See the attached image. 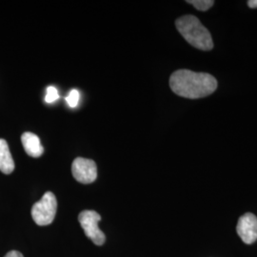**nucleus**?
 <instances>
[{
  "label": "nucleus",
  "instance_id": "nucleus-1",
  "mask_svg": "<svg viewBox=\"0 0 257 257\" xmlns=\"http://www.w3.org/2000/svg\"><path fill=\"white\" fill-rule=\"evenodd\" d=\"M170 87L179 96L197 99L214 92L217 88V81L210 74L178 70L171 75Z\"/></svg>",
  "mask_w": 257,
  "mask_h": 257
},
{
  "label": "nucleus",
  "instance_id": "nucleus-2",
  "mask_svg": "<svg viewBox=\"0 0 257 257\" xmlns=\"http://www.w3.org/2000/svg\"><path fill=\"white\" fill-rule=\"evenodd\" d=\"M175 26L189 44L202 50L210 51L213 48V42L208 29L194 16H184L175 21Z\"/></svg>",
  "mask_w": 257,
  "mask_h": 257
},
{
  "label": "nucleus",
  "instance_id": "nucleus-3",
  "mask_svg": "<svg viewBox=\"0 0 257 257\" xmlns=\"http://www.w3.org/2000/svg\"><path fill=\"white\" fill-rule=\"evenodd\" d=\"M57 210V201L52 192H47L32 208L33 219L38 226H48L53 223Z\"/></svg>",
  "mask_w": 257,
  "mask_h": 257
},
{
  "label": "nucleus",
  "instance_id": "nucleus-4",
  "mask_svg": "<svg viewBox=\"0 0 257 257\" xmlns=\"http://www.w3.org/2000/svg\"><path fill=\"white\" fill-rule=\"evenodd\" d=\"M100 220V214L94 211H83L78 215V221L85 231L86 236L91 239L97 246L103 245L106 240L105 234L98 228V222Z\"/></svg>",
  "mask_w": 257,
  "mask_h": 257
},
{
  "label": "nucleus",
  "instance_id": "nucleus-5",
  "mask_svg": "<svg viewBox=\"0 0 257 257\" xmlns=\"http://www.w3.org/2000/svg\"><path fill=\"white\" fill-rule=\"evenodd\" d=\"M72 173L76 181L91 184L97 178V168L92 159L77 157L72 164Z\"/></svg>",
  "mask_w": 257,
  "mask_h": 257
},
{
  "label": "nucleus",
  "instance_id": "nucleus-6",
  "mask_svg": "<svg viewBox=\"0 0 257 257\" xmlns=\"http://www.w3.org/2000/svg\"><path fill=\"white\" fill-rule=\"evenodd\" d=\"M236 230L239 237L246 244H252L257 240V217L250 213H245L239 218Z\"/></svg>",
  "mask_w": 257,
  "mask_h": 257
},
{
  "label": "nucleus",
  "instance_id": "nucleus-7",
  "mask_svg": "<svg viewBox=\"0 0 257 257\" xmlns=\"http://www.w3.org/2000/svg\"><path fill=\"white\" fill-rule=\"evenodd\" d=\"M21 142L25 152L32 157H39L44 153V148L40 143V139L33 133H24L21 137Z\"/></svg>",
  "mask_w": 257,
  "mask_h": 257
},
{
  "label": "nucleus",
  "instance_id": "nucleus-8",
  "mask_svg": "<svg viewBox=\"0 0 257 257\" xmlns=\"http://www.w3.org/2000/svg\"><path fill=\"white\" fill-rule=\"evenodd\" d=\"M15 170V162L10 152L9 145L5 139H0V171L10 175Z\"/></svg>",
  "mask_w": 257,
  "mask_h": 257
},
{
  "label": "nucleus",
  "instance_id": "nucleus-9",
  "mask_svg": "<svg viewBox=\"0 0 257 257\" xmlns=\"http://www.w3.org/2000/svg\"><path fill=\"white\" fill-rule=\"evenodd\" d=\"M187 2L189 4H192L195 9L202 12L208 11L214 4V1L212 0H188Z\"/></svg>",
  "mask_w": 257,
  "mask_h": 257
},
{
  "label": "nucleus",
  "instance_id": "nucleus-10",
  "mask_svg": "<svg viewBox=\"0 0 257 257\" xmlns=\"http://www.w3.org/2000/svg\"><path fill=\"white\" fill-rule=\"evenodd\" d=\"M79 97H80L79 92L77 90H73V91L70 92L68 96L66 97V101L71 108H75L78 104V101H79Z\"/></svg>",
  "mask_w": 257,
  "mask_h": 257
},
{
  "label": "nucleus",
  "instance_id": "nucleus-11",
  "mask_svg": "<svg viewBox=\"0 0 257 257\" xmlns=\"http://www.w3.org/2000/svg\"><path fill=\"white\" fill-rule=\"evenodd\" d=\"M58 98H59V93H58L57 89L53 87V86L48 87L47 88L46 96H45V101L47 103H54Z\"/></svg>",
  "mask_w": 257,
  "mask_h": 257
},
{
  "label": "nucleus",
  "instance_id": "nucleus-12",
  "mask_svg": "<svg viewBox=\"0 0 257 257\" xmlns=\"http://www.w3.org/2000/svg\"><path fill=\"white\" fill-rule=\"evenodd\" d=\"M4 257H24L22 255L21 252H19L18 250H12L8 252Z\"/></svg>",
  "mask_w": 257,
  "mask_h": 257
},
{
  "label": "nucleus",
  "instance_id": "nucleus-13",
  "mask_svg": "<svg viewBox=\"0 0 257 257\" xmlns=\"http://www.w3.org/2000/svg\"><path fill=\"white\" fill-rule=\"evenodd\" d=\"M248 6L251 9L257 8V0H249L248 1Z\"/></svg>",
  "mask_w": 257,
  "mask_h": 257
}]
</instances>
